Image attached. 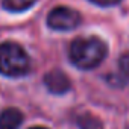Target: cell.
I'll use <instances>...</instances> for the list:
<instances>
[{"mask_svg": "<svg viewBox=\"0 0 129 129\" xmlns=\"http://www.w3.org/2000/svg\"><path fill=\"white\" fill-rule=\"evenodd\" d=\"M108 55L106 43L99 37H78L69 47V58L75 67L93 70L103 62Z\"/></svg>", "mask_w": 129, "mask_h": 129, "instance_id": "1", "label": "cell"}, {"mask_svg": "<svg viewBox=\"0 0 129 129\" xmlns=\"http://www.w3.org/2000/svg\"><path fill=\"white\" fill-rule=\"evenodd\" d=\"M30 72L27 52L14 41L0 43V75L6 78H23Z\"/></svg>", "mask_w": 129, "mask_h": 129, "instance_id": "2", "label": "cell"}, {"mask_svg": "<svg viewBox=\"0 0 129 129\" xmlns=\"http://www.w3.org/2000/svg\"><path fill=\"white\" fill-rule=\"evenodd\" d=\"M82 21L81 14L69 6H56L47 14V26L53 30H72Z\"/></svg>", "mask_w": 129, "mask_h": 129, "instance_id": "3", "label": "cell"}, {"mask_svg": "<svg viewBox=\"0 0 129 129\" xmlns=\"http://www.w3.org/2000/svg\"><path fill=\"white\" fill-rule=\"evenodd\" d=\"M43 84H44V87L47 88L49 93L56 94V96L66 94L72 88V82H70L69 76L59 69L47 72L43 78Z\"/></svg>", "mask_w": 129, "mask_h": 129, "instance_id": "4", "label": "cell"}, {"mask_svg": "<svg viewBox=\"0 0 129 129\" xmlns=\"http://www.w3.org/2000/svg\"><path fill=\"white\" fill-rule=\"evenodd\" d=\"M24 121V114L18 108H6L0 112V129H20Z\"/></svg>", "mask_w": 129, "mask_h": 129, "instance_id": "5", "label": "cell"}, {"mask_svg": "<svg viewBox=\"0 0 129 129\" xmlns=\"http://www.w3.org/2000/svg\"><path fill=\"white\" fill-rule=\"evenodd\" d=\"M37 3V0H2V6L9 12H24Z\"/></svg>", "mask_w": 129, "mask_h": 129, "instance_id": "6", "label": "cell"}, {"mask_svg": "<svg viewBox=\"0 0 129 129\" xmlns=\"http://www.w3.org/2000/svg\"><path fill=\"white\" fill-rule=\"evenodd\" d=\"M76 123H78L79 129H103L102 121L90 112H84V114L78 115Z\"/></svg>", "mask_w": 129, "mask_h": 129, "instance_id": "7", "label": "cell"}, {"mask_svg": "<svg viewBox=\"0 0 129 129\" xmlns=\"http://www.w3.org/2000/svg\"><path fill=\"white\" fill-rule=\"evenodd\" d=\"M118 69H120L121 75L129 79V52H124L120 56V59H118Z\"/></svg>", "mask_w": 129, "mask_h": 129, "instance_id": "8", "label": "cell"}, {"mask_svg": "<svg viewBox=\"0 0 129 129\" xmlns=\"http://www.w3.org/2000/svg\"><path fill=\"white\" fill-rule=\"evenodd\" d=\"M90 2L94 3V5H99V6L108 8V6H115V5H118L121 0H90Z\"/></svg>", "mask_w": 129, "mask_h": 129, "instance_id": "9", "label": "cell"}, {"mask_svg": "<svg viewBox=\"0 0 129 129\" xmlns=\"http://www.w3.org/2000/svg\"><path fill=\"white\" fill-rule=\"evenodd\" d=\"M29 129H49V127H46V126H32Z\"/></svg>", "mask_w": 129, "mask_h": 129, "instance_id": "10", "label": "cell"}]
</instances>
